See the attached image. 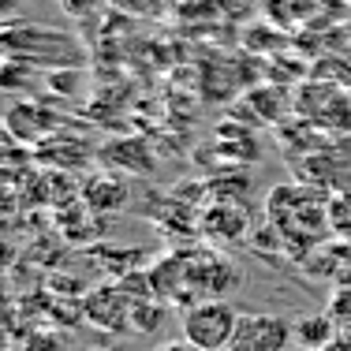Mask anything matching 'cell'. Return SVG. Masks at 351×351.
<instances>
[{
  "instance_id": "obj_4",
  "label": "cell",
  "mask_w": 351,
  "mask_h": 351,
  "mask_svg": "<svg viewBox=\"0 0 351 351\" xmlns=\"http://www.w3.org/2000/svg\"><path fill=\"white\" fill-rule=\"evenodd\" d=\"M291 329H295V344L303 348V351H325V348L332 344V340L340 337V332H344L337 322H332L329 311L295 317V322H291Z\"/></svg>"
},
{
  "instance_id": "obj_3",
  "label": "cell",
  "mask_w": 351,
  "mask_h": 351,
  "mask_svg": "<svg viewBox=\"0 0 351 351\" xmlns=\"http://www.w3.org/2000/svg\"><path fill=\"white\" fill-rule=\"evenodd\" d=\"M19 38H27V45L19 49L23 53V60H49V64H75L71 56H79V45H75L71 38H64L60 30H49V27H41V23H27V30H15Z\"/></svg>"
},
{
  "instance_id": "obj_11",
  "label": "cell",
  "mask_w": 351,
  "mask_h": 351,
  "mask_svg": "<svg viewBox=\"0 0 351 351\" xmlns=\"http://www.w3.org/2000/svg\"><path fill=\"white\" fill-rule=\"evenodd\" d=\"M228 351H236V348H228Z\"/></svg>"
},
{
  "instance_id": "obj_8",
  "label": "cell",
  "mask_w": 351,
  "mask_h": 351,
  "mask_svg": "<svg viewBox=\"0 0 351 351\" xmlns=\"http://www.w3.org/2000/svg\"><path fill=\"white\" fill-rule=\"evenodd\" d=\"M94 351H116V348H94Z\"/></svg>"
},
{
  "instance_id": "obj_5",
  "label": "cell",
  "mask_w": 351,
  "mask_h": 351,
  "mask_svg": "<svg viewBox=\"0 0 351 351\" xmlns=\"http://www.w3.org/2000/svg\"><path fill=\"white\" fill-rule=\"evenodd\" d=\"M325 311L332 314V322H337L340 329H351V284H348V288H340L337 295L329 299V306H325Z\"/></svg>"
},
{
  "instance_id": "obj_9",
  "label": "cell",
  "mask_w": 351,
  "mask_h": 351,
  "mask_svg": "<svg viewBox=\"0 0 351 351\" xmlns=\"http://www.w3.org/2000/svg\"><path fill=\"white\" fill-rule=\"evenodd\" d=\"M344 4H348V8H351V0H344Z\"/></svg>"
},
{
  "instance_id": "obj_2",
  "label": "cell",
  "mask_w": 351,
  "mask_h": 351,
  "mask_svg": "<svg viewBox=\"0 0 351 351\" xmlns=\"http://www.w3.org/2000/svg\"><path fill=\"white\" fill-rule=\"evenodd\" d=\"M295 344V329L280 314H243L236 329V351H288Z\"/></svg>"
},
{
  "instance_id": "obj_10",
  "label": "cell",
  "mask_w": 351,
  "mask_h": 351,
  "mask_svg": "<svg viewBox=\"0 0 351 351\" xmlns=\"http://www.w3.org/2000/svg\"><path fill=\"white\" fill-rule=\"evenodd\" d=\"M344 332H348V337H351V329H344Z\"/></svg>"
},
{
  "instance_id": "obj_7",
  "label": "cell",
  "mask_w": 351,
  "mask_h": 351,
  "mask_svg": "<svg viewBox=\"0 0 351 351\" xmlns=\"http://www.w3.org/2000/svg\"><path fill=\"white\" fill-rule=\"evenodd\" d=\"M325 351H351V337H348V332H340V337L332 340V344L325 348Z\"/></svg>"
},
{
  "instance_id": "obj_1",
  "label": "cell",
  "mask_w": 351,
  "mask_h": 351,
  "mask_svg": "<svg viewBox=\"0 0 351 351\" xmlns=\"http://www.w3.org/2000/svg\"><path fill=\"white\" fill-rule=\"evenodd\" d=\"M239 317L243 314L228 299H202V303H191L183 314V337L202 351H228L236 344Z\"/></svg>"
},
{
  "instance_id": "obj_6",
  "label": "cell",
  "mask_w": 351,
  "mask_h": 351,
  "mask_svg": "<svg viewBox=\"0 0 351 351\" xmlns=\"http://www.w3.org/2000/svg\"><path fill=\"white\" fill-rule=\"evenodd\" d=\"M154 351H202L198 344H191L187 337H176V340H165V344H157Z\"/></svg>"
}]
</instances>
